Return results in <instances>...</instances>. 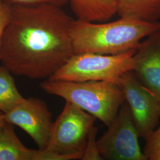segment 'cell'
<instances>
[{"mask_svg": "<svg viewBox=\"0 0 160 160\" xmlns=\"http://www.w3.org/2000/svg\"><path fill=\"white\" fill-rule=\"evenodd\" d=\"M62 7L13 5L1 45V61L12 74L49 79L74 54V22Z\"/></svg>", "mask_w": 160, "mask_h": 160, "instance_id": "obj_1", "label": "cell"}, {"mask_svg": "<svg viewBox=\"0 0 160 160\" xmlns=\"http://www.w3.org/2000/svg\"><path fill=\"white\" fill-rule=\"evenodd\" d=\"M6 122L4 120V113L0 112V128L4 124H5Z\"/></svg>", "mask_w": 160, "mask_h": 160, "instance_id": "obj_18", "label": "cell"}, {"mask_svg": "<svg viewBox=\"0 0 160 160\" xmlns=\"http://www.w3.org/2000/svg\"><path fill=\"white\" fill-rule=\"evenodd\" d=\"M96 119L85 110L66 102L61 113L53 122L51 137L45 149L58 154L84 151Z\"/></svg>", "mask_w": 160, "mask_h": 160, "instance_id": "obj_5", "label": "cell"}, {"mask_svg": "<svg viewBox=\"0 0 160 160\" xmlns=\"http://www.w3.org/2000/svg\"><path fill=\"white\" fill-rule=\"evenodd\" d=\"M108 128L97 140L98 151L103 160H148L139 146V136L125 101Z\"/></svg>", "mask_w": 160, "mask_h": 160, "instance_id": "obj_6", "label": "cell"}, {"mask_svg": "<svg viewBox=\"0 0 160 160\" xmlns=\"http://www.w3.org/2000/svg\"><path fill=\"white\" fill-rule=\"evenodd\" d=\"M40 87L47 93L62 97L85 110L107 126L113 122L125 102L120 87L109 81L72 82L48 79Z\"/></svg>", "mask_w": 160, "mask_h": 160, "instance_id": "obj_3", "label": "cell"}, {"mask_svg": "<svg viewBox=\"0 0 160 160\" xmlns=\"http://www.w3.org/2000/svg\"><path fill=\"white\" fill-rule=\"evenodd\" d=\"M77 19L91 22H103L116 14L112 0H69Z\"/></svg>", "mask_w": 160, "mask_h": 160, "instance_id": "obj_12", "label": "cell"}, {"mask_svg": "<svg viewBox=\"0 0 160 160\" xmlns=\"http://www.w3.org/2000/svg\"><path fill=\"white\" fill-rule=\"evenodd\" d=\"M116 14L126 17L149 22L160 20V0H112Z\"/></svg>", "mask_w": 160, "mask_h": 160, "instance_id": "obj_11", "label": "cell"}, {"mask_svg": "<svg viewBox=\"0 0 160 160\" xmlns=\"http://www.w3.org/2000/svg\"><path fill=\"white\" fill-rule=\"evenodd\" d=\"M4 116L6 123L18 126L26 132L39 149L46 148L53 122L51 113L43 100L32 97L24 98Z\"/></svg>", "mask_w": 160, "mask_h": 160, "instance_id": "obj_8", "label": "cell"}, {"mask_svg": "<svg viewBox=\"0 0 160 160\" xmlns=\"http://www.w3.org/2000/svg\"><path fill=\"white\" fill-rule=\"evenodd\" d=\"M97 132L98 128L93 126L88 134L82 160H103L98 148Z\"/></svg>", "mask_w": 160, "mask_h": 160, "instance_id": "obj_14", "label": "cell"}, {"mask_svg": "<svg viewBox=\"0 0 160 160\" xmlns=\"http://www.w3.org/2000/svg\"><path fill=\"white\" fill-rule=\"evenodd\" d=\"M7 4L13 5H33L40 4H51L62 7L65 5L69 0H2Z\"/></svg>", "mask_w": 160, "mask_h": 160, "instance_id": "obj_17", "label": "cell"}, {"mask_svg": "<svg viewBox=\"0 0 160 160\" xmlns=\"http://www.w3.org/2000/svg\"><path fill=\"white\" fill-rule=\"evenodd\" d=\"M116 84L122 90L139 137L146 141L158 125L160 101L139 81L132 71L123 75Z\"/></svg>", "mask_w": 160, "mask_h": 160, "instance_id": "obj_7", "label": "cell"}, {"mask_svg": "<svg viewBox=\"0 0 160 160\" xmlns=\"http://www.w3.org/2000/svg\"><path fill=\"white\" fill-rule=\"evenodd\" d=\"M80 157L79 152L58 154L28 148L17 137L12 125L6 123L0 128V160H76Z\"/></svg>", "mask_w": 160, "mask_h": 160, "instance_id": "obj_10", "label": "cell"}, {"mask_svg": "<svg viewBox=\"0 0 160 160\" xmlns=\"http://www.w3.org/2000/svg\"><path fill=\"white\" fill-rule=\"evenodd\" d=\"M160 28V22L126 17L100 24L75 20L72 28L74 54L118 55L137 50L142 39Z\"/></svg>", "mask_w": 160, "mask_h": 160, "instance_id": "obj_2", "label": "cell"}, {"mask_svg": "<svg viewBox=\"0 0 160 160\" xmlns=\"http://www.w3.org/2000/svg\"><path fill=\"white\" fill-rule=\"evenodd\" d=\"M12 6L0 0V61H1V45L3 33L6 26L10 21Z\"/></svg>", "mask_w": 160, "mask_h": 160, "instance_id": "obj_16", "label": "cell"}, {"mask_svg": "<svg viewBox=\"0 0 160 160\" xmlns=\"http://www.w3.org/2000/svg\"><path fill=\"white\" fill-rule=\"evenodd\" d=\"M136 51L118 55L74 54L49 80L72 82L104 81L116 83L123 75L132 71Z\"/></svg>", "mask_w": 160, "mask_h": 160, "instance_id": "obj_4", "label": "cell"}, {"mask_svg": "<svg viewBox=\"0 0 160 160\" xmlns=\"http://www.w3.org/2000/svg\"><path fill=\"white\" fill-rule=\"evenodd\" d=\"M143 152L148 160H160V125L146 140Z\"/></svg>", "mask_w": 160, "mask_h": 160, "instance_id": "obj_15", "label": "cell"}, {"mask_svg": "<svg viewBox=\"0 0 160 160\" xmlns=\"http://www.w3.org/2000/svg\"><path fill=\"white\" fill-rule=\"evenodd\" d=\"M11 72L4 65L0 67V112L7 113L24 100L17 89Z\"/></svg>", "mask_w": 160, "mask_h": 160, "instance_id": "obj_13", "label": "cell"}, {"mask_svg": "<svg viewBox=\"0 0 160 160\" xmlns=\"http://www.w3.org/2000/svg\"><path fill=\"white\" fill-rule=\"evenodd\" d=\"M132 71L160 102V28L141 42L133 57Z\"/></svg>", "mask_w": 160, "mask_h": 160, "instance_id": "obj_9", "label": "cell"}]
</instances>
